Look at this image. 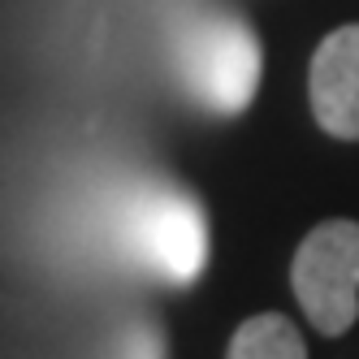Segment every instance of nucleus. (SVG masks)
<instances>
[{
    "label": "nucleus",
    "instance_id": "nucleus-3",
    "mask_svg": "<svg viewBox=\"0 0 359 359\" xmlns=\"http://www.w3.org/2000/svg\"><path fill=\"white\" fill-rule=\"evenodd\" d=\"M290 286L325 338H342L359 316V221H320L294 251Z\"/></svg>",
    "mask_w": 359,
    "mask_h": 359
},
{
    "label": "nucleus",
    "instance_id": "nucleus-4",
    "mask_svg": "<svg viewBox=\"0 0 359 359\" xmlns=\"http://www.w3.org/2000/svg\"><path fill=\"white\" fill-rule=\"evenodd\" d=\"M307 95L320 130L359 139V27H338L320 39L307 69Z\"/></svg>",
    "mask_w": 359,
    "mask_h": 359
},
{
    "label": "nucleus",
    "instance_id": "nucleus-6",
    "mask_svg": "<svg viewBox=\"0 0 359 359\" xmlns=\"http://www.w3.org/2000/svg\"><path fill=\"white\" fill-rule=\"evenodd\" d=\"M117 359H165V333L156 325L126 329V338L117 346Z\"/></svg>",
    "mask_w": 359,
    "mask_h": 359
},
{
    "label": "nucleus",
    "instance_id": "nucleus-1",
    "mask_svg": "<svg viewBox=\"0 0 359 359\" xmlns=\"http://www.w3.org/2000/svg\"><path fill=\"white\" fill-rule=\"evenodd\" d=\"M260 39L251 35L247 22L229 13L199 18L177 39V74L187 91L212 113H243L260 87Z\"/></svg>",
    "mask_w": 359,
    "mask_h": 359
},
{
    "label": "nucleus",
    "instance_id": "nucleus-2",
    "mask_svg": "<svg viewBox=\"0 0 359 359\" xmlns=\"http://www.w3.org/2000/svg\"><path fill=\"white\" fill-rule=\"evenodd\" d=\"M126 247L135 251L151 273H161L173 286H187L208 264V221L199 199L177 187H143L130 195L121 212Z\"/></svg>",
    "mask_w": 359,
    "mask_h": 359
},
{
    "label": "nucleus",
    "instance_id": "nucleus-5",
    "mask_svg": "<svg viewBox=\"0 0 359 359\" xmlns=\"http://www.w3.org/2000/svg\"><path fill=\"white\" fill-rule=\"evenodd\" d=\"M225 359H307V342L281 312H260L234 329Z\"/></svg>",
    "mask_w": 359,
    "mask_h": 359
}]
</instances>
